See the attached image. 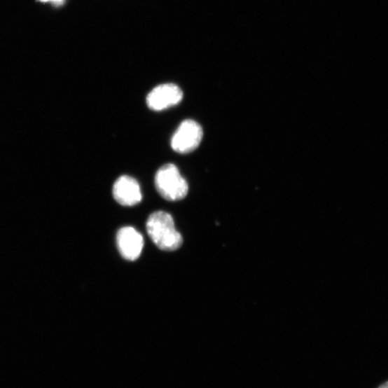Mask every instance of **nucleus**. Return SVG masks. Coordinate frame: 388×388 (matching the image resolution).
Returning a JSON list of instances; mask_svg holds the SVG:
<instances>
[{
    "label": "nucleus",
    "instance_id": "nucleus-7",
    "mask_svg": "<svg viewBox=\"0 0 388 388\" xmlns=\"http://www.w3.org/2000/svg\"><path fill=\"white\" fill-rule=\"evenodd\" d=\"M40 1L43 3L51 2L55 5H60L63 4L64 0H40Z\"/></svg>",
    "mask_w": 388,
    "mask_h": 388
},
{
    "label": "nucleus",
    "instance_id": "nucleus-4",
    "mask_svg": "<svg viewBox=\"0 0 388 388\" xmlns=\"http://www.w3.org/2000/svg\"><path fill=\"white\" fill-rule=\"evenodd\" d=\"M117 245L122 257L130 261L140 258L144 240L142 235L132 227L121 228L117 234Z\"/></svg>",
    "mask_w": 388,
    "mask_h": 388
},
{
    "label": "nucleus",
    "instance_id": "nucleus-1",
    "mask_svg": "<svg viewBox=\"0 0 388 388\" xmlns=\"http://www.w3.org/2000/svg\"><path fill=\"white\" fill-rule=\"evenodd\" d=\"M146 230L153 243L163 251H177L183 244V237L175 228L172 216L167 212L159 211L150 215Z\"/></svg>",
    "mask_w": 388,
    "mask_h": 388
},
{
    "label": "nucleus",
    "instance_id": "nucleus-3",
    "mask_svg": "<svg viewBox=\"0 0 388 388\" xmlns=\"http://www.w3.org/2000/svg\"><path fill=\"white\" fill-rule=\"evenodd\" d=\"M203 135V129L198 123L192 120H184L172 137V147L178 153H191L200 146Z\"/></svg>",
    "mask_w": 388,
    "mask_h": 388
},
{
    "label": "nucleus",
    "instance_id": "nucleus-2",
    "mask_svg": "<svg viewBox=\"0 0 388 388\" xmlns=\"http://www.w3.org/2000/svg\"><path fill=\"white\" fill-rule=\"evenodd\" d=\"M155 188L160 195L170 202L184 199L188 191V185L181 175L174 164L168 163L162 166L155 177Z\"/></svg>",
    "mask_w": 388,
    "mask_h": 388
},
{
    "label": "nucleus",
    "instance_id": "nucleus-5",
    "mask_svg": "<svg viewBox=\"0 0 388 388\" xmlns=\"http://www.w3.org/2000/svg\"><path fill=\"white\" fill-rule=\"evenodd\" d=\"M183 94L174 84H165L155 88L147 96L148 107L154 111H162L179 104Z\"/></svg>",
    "mask_w": 388,
    "mask_h": 388
},
{
    "label": "nucleus",
    "instance_id": "nucleus-6",
    "mask_svg": "<svg viewBox=\"0 0 388 388\" xmlns=\"http://www.w3.org/2000/svg\"><path fill=\"white\" fill-rule=\"evenodd\" d=\"M113 193L115 200L125 207L137 205L143 199L139 183L129 176H123L116 181Z\"/></svg>",
    "mask_w": 388,
    "mask_h": 388
},
{
    "label": "nucleus",
    "instance_id": "nucleus-8",
    "mask_svg": "<svg viewBox=\"0 0 388 388\" xmlns=\"http://www.w3.org/2000/svg\"><path fill=\"white\" fill-rule=\"evenodd\" d=\"M378 388H388V382L383 383Z\"/></svg>",
    "mask_w": 388,
    "mask_h": 388
}]
</instances>
